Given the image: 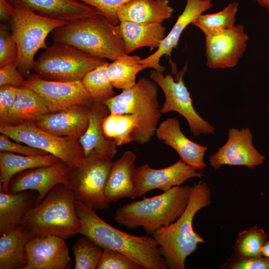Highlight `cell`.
<instances>
[{
  "label": "cell",
  "mask_w": 269,
  "mask_h": 269,
  "mask_svg": "<svg viewBox=\"0 0 269 269\" xmlns=\"http://www.w3.org/2000/svg\"><path fill=\"white\" fill-rule=\"evenodd\" d=\"M113 157L93 151L69 166L66 186L76 200L95 210L109 207L105 190Z\"/></svg>",
  "instance_id": "8"
},
{
  "label": "cell",
  "mask_w": 269,
  "mask_h": 269,
  "mask_svg": "<svg viewBox=\"0 0 269 269\" xmlns=\"http://www.w3.org/2000/svg\"><path fill=\"white\" fill-rule=\"evenodd\" d=\"M220 269H269V258L263 256L246 257L232 254Z\"/></svg>",
  "instance_id": "37"
},
{
  "label": "cell",
  "mask_w": 269,
  "mask_h": 269,
  "mask_svg": "<svg viewBox=\"0 0 269 269\" xmlns=\"http://www.w3.org/2000/svg\"><path fill=\"white\" fill-rule=\"evenodd\" d=\"M19 88L9 85L0 86V117L6 114L14 104Z\"/></svg>",
  "instance_id": "42"
},
{
  "label": "cell",
  "mask_w": 269,
  "mask_h": 269,
  "mask_svg": "<svg viewBox=\"0 0 269 269\" xmlns=\"http://www.w3.org/2000/svg\"><path fill=\"white\" fill-rule=\"evenodd\" d=\"M91 5L98 10L111 23L120 24L118 17L119 9L132 0H78Z\"/></svg>",
  "instance_id": "39"
},
{
  "label": "cell",
  "mask_w": 269,
  "mask_h": 269,
  "mask_svg": "<svg viewBox=\"0 0 269 269\" xmlns=\"http://www.w3.org/2000/svg\"><path fill=\"white\" fill-rule=\"evenodd\" d=\"M262 255L269 258V237H268L262 248Z\"/></svg>",
  "instance_id": "44"
},
{
  "label": "cell",
  "mask_w": 269,
  "mask_h": 269,
  "mask_svg": "<svg viewBox=\"0 0 269 269\" xmlns=\"http://www.w3.org/2000/svg\"><path fill=\"white\" fill-rule=\"evenodd\" d=\"M213 5L212 0H187L184 9L179 15L169 33L162 40L157 50L139 62L145 68H152L163 72L165 68L160 64V59L163 55L170 56L176 48L180 36L186 27L199 15L209 9Z\"/></svg>",
  "instance_id": "18"
},
{
  "label": "cell",
  "mask_w": 269,
  "mask_h": 269,
  "mask_svg": "<svg viewBox=\"0 0 269 269\" xmlns=\"http://www.w3.org/2000/svg\"><path fill=\"white\" fill-rule=\"evenodd\" d=\"M205 37L206 65L213 69L235 67L245 52L249 39L241 24Z\"/></svg>",
  "instance_id": "13"
},
{
  "label": "cell",
  "mask_w": 269,
  "mask_h": 269,
  "mask_svg": "<svg viewBox=\"0 0 269 269\" xmlns=\"http://www.w3.org/2000/svg\"><path fill=\"white\" fill-rule=\"evenodd\" d=\"M140 59L138 56L126 54L109 63L108 74L114 88L126 90L136 84L137 74L145 69Z\"/></svg>",
  "instance_id": "30"
},
{
  "label": "cell",
  "mask_w": 269,
  "mask_h": 269,
  "mask_svg": "<svg viewBox=\"0 0 269 269\" xmlns=\"http://www.w3.org/2000/svg\"><path fill=\"white\" fill-rule=\"evenodd\" d=\"M0 233L11 231L20 226L25 214L36 204L37 198L29 190L16 193L0 190Z\"/></svg>",
  "instance_id": "27"
},
{
  "label": "cell",
  "mask_w": 269,
  "mask_h": 269,
  "mask_svg": "<svg viewBox=\"0 0 269 269\" xmlns=\"http://www.w3.org/2000/svg\"><path fill=\"white\" fill-rule=\"evenodd\" d=\"M9 137L3 134L0 135V150L17 153L23 155L34 156L42 155L49 154L41 149L30 146L23 145L19 142L11 141Z\"/></svg>",
  "instance_id": "40"
},
{
  "label": "cell",
  "mask_w": 269,
  "mask_h": 269,
  "mask_svg": "<svg viewBox=\"0 0 269 269\" xmlns=\"http://www.w3.org/2000/svg\"><path fill=\"white\" fill-rule=\"evenodd\" d=\"M119 26L127 54L143 47L157 49L165 37L166 28L160 23L122 21Z\"/></svg>",
  "instance_id": "26"
},
{
  "label": "cell",
  "mask_w": 269,
  "mask_h": 269,
  "mask_svg": "<svg viewBox=\"0 0 269 269\" xmlns=\"http://www.w3.org/2000/svg\"><path fill=\"white\" fill-rule=\"evenodd\" d=\"M17 68L16 62L0 67V86L9 85L21 88L25 79Z\"/></svg>",
  "instance_id": "41"
},
{
  "label": "cell",
  "mask_w": 269,
  "mask_h": 269,
  "mask_svg": "<svg viewBox=\"0 0 269 269\" xmlns=\"http://www.w3.org/2000/svg\"><path fill=\"white\" fill-rule=\"evenodd\" d=\"M89 113L90 107L75 105L61 112L49 113L35 125L54 135L79 140L87 129Z\"/></svg>",
  "instance_id": "21"
},
{
  "label": "cell",
  "mask_w": 269,
  "mask_h": 269,
  "mask_svg": "<svg viewBox=\"0 0 269 269\" xmlns=\"http://www.w3.org/2000/svg\"><path fill=\"white\" fill-rule=\"evenodd\" d=\"M157 84L145 77L139 78L131 88L104 103L110 113L130 114L136 116L134 141L140 144L147 143L155 134L161 115Z\"/></svg>",
  "instance_id": "6"
},
{
  "label": "cell",
  "mask_w": 269,
  "mask_h": 269,
  "mask_svg": "<svg viewBox=\"0 0 269 269\" xmlns=\"http://www.w3.org/2000/svg\"><path fill=\"white\" fill-rule=\"evenodd\" d=\"M191 186H176L150 198L126 204L116 211L114 220L129 229L142 227L148 234L168 226L185 210Z\"/></svg>",
  "instance_id": "5"
},
{
  "label": "cell",
  "mask_w": 269,
  "mask_h": 269,
  "mask_svg": "<svg viewBox=\"0 0 269 269\" xmlns=\"http://www.w3.org/2000/svg\"></svg>",
  "instance_id": "46"
},
{
  "label": "cell",
  "mask_w": 269,
  "mask_h": 269,
  "mask_svg": "<svg viewBox=\"0 0 269 269\" xmlns=\"http://www.w3.org/2000/svg\"><path fill=\"white\" fill-rule=\"evenodd\" d=\"M174 11L168 0H132L119 9L118 17L120 22L161 23Z\"/></svg>",
  "instance_id": "25"
},
{
  "label": "cell",
  "mask_w": 269,
  "mask_h": 269,
  "mask_svg": "<svg viewBox=\"0 0 269 269\" xmlns=\"http://www.w3.org/2000/svg\"><path fill=\"white\" fill-rule=\"evenodd\" d=\"M49 113L41 96L31 90L19 88L14 104L6 114L0 117V126L35 124Z\"/></svg>",
  "instance_id": "24"
},
{
  "label": "cell",
  "mask_w": 269,
  "mask_h": 269,
  "mask_svg": "<svg viewBox=\"0 0 269 269\" xmlns=\"http://www.w3.org/2000/svg\"><path fill=\"white\" fill-rule=\"evenodd\" d=\"M239 5V1L230 2L217 12L200 14L191 24L199 28L205 36L228 29L235 25Z\"/></svg>",
  "instance_id": "32"
},
{
  "label": "cell",
  "mask_w": 269,
  "mask_h": 269,
  "mask_svg": "<svg viewBox=\"0 0 269 269\" xmlns=\"http://www.w3.org/2000/svg\"><path fill=\"white\" fill-rule=\"evenodd\" d=\"M14 7L28 8L41 15L69 22L101 13L78 0H6Z\"/></svg>",
  "instance_id": "20"
},
{
  "label": "cell",
  "mask_w": 269,
  "mask_h": 269,
  "mask_svg": "<svg viewBox=\"0 0 269 269\" xmlns=\"http://www.w3.org/2000/svg\"><path fill=\"white\" fill-rule=\"evenodd\" d=\"M136 156L131 150L126 151L117 160L113 162L105 190L110 202L129 197L135 199L134 175Z\"/></svg>",
  "instance_id": "22"
},
{
  "label": "cell",
  "mask_w": 269,
  "mask_h": 269,
  "mask_svg": "<svg viewBox=\"0 0 269 269\" xmlns=\"http://www.w3.org/2000/svg\"><path fill=\"white\" fill-rule=\"evenodd\" d=\"M187 67L184 66L173 78L170 74L155 70L150 71L149 78L162 89L165 101L160 107L161 114L174 111L182 116L187 121L190 131L194 136L201 134H213L215 129L203 119L196 111L192 104L191 94L183 81Z\"/></svg>",
  "instance_id": "10"
},
{
  "label": "cell",
  "mask_w": 269,
  "mask_h": 269,
  "mask_svg": "<svg viewBox=\"0 0 269 269\" xmlns=\"http://www.w3.org/2000/svg\"><path fill=\"white\" fill-rule=\"evenodd\" d=\"M0 132L17 142L24 143L55 155L69 166L85 157L79 140L67 136L54 135L41 130L33 123L0 126Z\"/></svg>",
  "instance_id": "11"
},
{
  "label": "cell",
  "mask_w": 269,
  "mask_h": 269,
  "mask_svg": "<svg viewBox=\"0 0 269 269\" xmlns=\"http://www.w3.org/2000/svg\"><path fill=\"white\" fill-rule=\"evenodd\" d=\"M204 175L181 159L173 164L161 169L151 168L144 164L135 168L134 175L135 198L141 197L153 189L167 191L174 186H180L192 177L201 178Z\"/></svg>",
  "instance_id": "15"
},
{
  "label": "cell",
  "mask_w": 269,
  "mask_h": 269,
  "mask_svg": "<svg viewBox=\"0 0 269 269\" xmlns=\"http://www.w3.org/2000/svg\"><path fill=\"white\" fill-rule=\"evenodd\" d=\"M142 267L129 256L120 252L103 249L97 269H140Z\"/></svg>",
  "instance_id": "36"
},
{
  "label": "cell",
  "mask_w": 269,
  "mask_h": 269,
  "mask_svg": "<svg viewBox=\"0 0 269 269\" xmlns=\"http://www.w3.org/2000/svg\"><path fill=\"white\" fill-rule=\"evenodd\" d=\"M75 207L81 222L80 234L89 237L103 249L125 254L143 269L168 268L152 236H135L119 230L99 217L95 210L78 200L75 201Z\"/></svg>",
  "instance_id": "1"
},
{
  "label": "cell",
  "mask_w": 269,
  "mask_h": 269,
  "mask_svg": "<svg viewBox=\"0 0 269 269\" xmlns=\"http://www.w3.org/2000/svg\"><path fill=\"white\" fill-rule=\"evenodd\" d=\"M103 252V249L89 237L79 238L72 248L75 269H97Z\"/></svg>",
  "instance_id": "34"
},
{
  "label": "cell",
  "mask_w": 269,
  "mask_h": 269,
  "mask_svg": "<svg viewBox=\"0 0 269 269\" xmlns=\"http://www.w3.org/2000/svg\"><path fill=\"white\" fill-rule=\"evenodd\" d=\"M7 22L17 46V68L26 77L33 70L37 51L47 48L48 35L67 23L41 15L28 8L14 7Z\"/></svg>",
  "instance_id": "7"
},
{
  "label": "cell",
  "mask_w": 269,
  "mask_h": 269,
  "mask_svg": "<svg viewBox=\"0 0 269 269\" xmlns=\"http://www.w3.org/2000/svg\"><path fill=\"white\" fill-rule=\"evenodd\" d=\"M261 6L267 9L268 12L269 14V0H254Z\"/></svg>",
  "instance_id": "45"
},
{
  "label": "cell",
  "mask_w": 269,
  "mask_h": 269,
  "mask_svg": "<svg viewBox=\"0 0 269 269\" xmlns=\"http://www.w3.org/2000/svg\"><path fill=\"white\" fill-rule=\"evenodd\" d=\"M106 62L71 45L54 42L34 60L33 70L45 80L74 82L81 81L88 72Z\"/></svg>",
  "instance_id": "9"
},
{
  "label": "cell",
  "mask_w": 269,
  "mask_h": 269,
  "mask_svg": "<svg viewBox=\"0 0 269 269\" xmlns=\"http://www.w3.org/2000/svg\"><path fill=\"white\" fill-rule=\"evenodd\" d=\"M69 166L61 160L49 166L28 169L13 175L8 185V193L25 190L38 193L36 205L39 204L55 185L67 184Z\"/></svg>",
  "instance_id": "16"
},
{
  "label": "cell",
  "mask_w": 269,
  "mask_h": 269,
  "mask_svg": "<svg viewBox=\"0 0 269 269\" xmlns=\"http://www.w3.org/2000/svg\"><path fill=\"white\" fill-rule=\"evenodd\" d=\"M25 251L26 264L22 269H65L71 260L65 240L54 236L30 238Z\"/></svg>",
  "instance_id": "17"
},
{
  "label": "cell",
  "mask_w": 269,
  "mask_h": 269,
  "mask_svg": "<svg viewBox=\"0 0 269 269\" xmlns=\"http://www.w3.org/2000/svg\"><path fill=\"white\" fill-rule=\"evenodd\" d=\"M136 126V116L130 114L110 113L102 123L105 136L113 140L117 146L134 141Z\"/></svg>",
  "instance_id": "31"
},
{
  "label": "cell",
  "mask_w": 269,
  "mask_h": 269,
  "mask_svg": "<svg viewBox=\"0 0 269 269\" xmlns=\"http://www.w3.org/2000/svg\"><path fill=\"white\" fill-rule=\"evenodd\" d=\"M268 237L264 229L256 226L240 232L234 246V253L246 257L262 256V249Z\"/></svg>",
  "instance_id": "35"
},
{
  "label": "cell",
  "mask_w": 269,
  "mask_h": 269,
  "mask_svg": "<svg viewBox=\"0 0 269 269\" xmlns=\"http://www.w3.org/2000/svg\"><path fill=\"white\" fill-rule=\"evenodd\" d=\"M59 160L51 154L22 156L11 152L0 151V190L7 193L8 183L17 173L32 168L52 165Z\"/></svg>",
  "instance_id": "28"
},
{
  "label": "cell",
  "mask_w": 269,
  "mask_h": 269,
  "mask_svg": "<svg viewBox=\"0 0 269 269\" xmlns=\"http://www.w3.org/2000/svg\"><path fill=\"white\" fill-rule=\"evenodd\" d=\"M155 135L173 148L179 155L180 159L188 165L196 170L206 167L204 158L208 147L187 137L181 131L176 118H169L161 122L156 129Z\"/></svg>",
  "instance_id": "19"
},
{
  "label": "cell",
  "mask_w": 269,
  "mask_h": 269,
  "mask_svg": "<svg viewBox=\"0 0 269 269\" xmlns=\"http://www.w3.org/2000/svg\"><path fill=\"white\" fill-rule=\"evenodd\" d=\"M17 46L5 24L0 25V67L16 62Z\"/></svg>",
  "instance_id": "38"
},
{
  "label": "cell",
  "mask_w": 269,
  "mask_h": 269,
  "mask_svg": "<svg viewBox=\"0 0 269 269\" xmlns=\"http://www.w3.org/2000/svg\"><path fill=\"white\" fill-rule=\"evenodd\" d=\"M13 7L6 0H0V16L1 21H8Z\"/></svg>",
  "instance_id": "43"
},
{
  "label": "cell",
  "mask_w": 269,
  "mask_h": 269,
  "mask_svg": "<svg viewBox=\"0 0 269 269\" xmlns=\"http://www.w3.org/2000/svg\"><path fill=\"white\" fill-rule=\"evenodd\" d=\"M110 113L108 107L103 103L94 102L90 107L88 126L79 140L85 157L93 151L113 157L117 152L118 146L113 140L105 136L102 129L103 121Z\"/></svg>",
  "instance_id": "23"
},
{
  "label": "cell",
  "mask_w": 269,
  "mask_h": 269,
  "mask_svg": "<svg viewBox=\"0 0 269 269\" xmlns=\"http://www.w3.org/2000/svg\"><path fill=\"white\" fill-rule=\"evenodd\" d=\"M21 87L41 96L51 113L75 105L90 107L94 102L82 81L57 82L44 79L36 74L29 75Z\"/></svg>",
  "instance_id": "12"
},
{
  "label": "cell",
  "mask_w": 269,
  "mask_h": 269,
  "mask_svg": "<svg viewBox=\"0 0 269 269\" xmlns=\"http://www.w3.org/2000/svg\"><path fill=\"white\" fill-rule=\"evenodd\" d=\"M109 62L88 72L81 81L93 102L103 103L116 95L107 72Z\"/></svg>",
  "instance_id": "33"
},
{
  "label": "cell",
  "mask_w": 269,
  "mask_h": 269,
  "mask_svg": "<svg viewBox=\"0 0 269 269\" xmlns=\"http://www.w3.org/2000/svg\"><path fill=\"white\" fill-rule=\"evenodd\" d=\"M75 198L64 184L54 186L43 200L31 208L20 226L33 237L54 236L64 240L80 234Z\"/></svg>",
  "instance_id": "3"
},
{
  "label": "cell",
  "mask_w": 269,
  "mask_h": 269,
  "mask_svg": "<svg viewBox=\"0 0 269 269\" xmlns=\"http://www.w3.org/2000/svg\"><path fill=\"white\" fill-rule=\"evenodd\" d=\"M211 202V191L204 182L191 186L187 205L181 215L168 226L161 228L151 235L156 241L160 255L170 269H185V260L204 240L193 229L196 213Z\"/></svg>",
  "instance_id": "2"
},
{
  "label": "cell",
  "mask_w": 269,
  "mask_h": 269,
  "mask_svg": "<svg viewBox=\"0 0 269 269\" xmlns=\"http://www.w3.org/2000/svg\"><path fill=\"white\" fill-rule=\"evenodd\" d=\"M30 238L20 226L0 235V269H22L25 267V247Z\"/></svg>",
  "instance_id": "29"
},
{
  "label": "cell",
  "mask_w": 269,
  "mask_h": 269,
  "mask_svg": "<svg viewBox=\"0 0 269 269\" xmlns=\"http://www.w3.org/2000/svg\"><path fill=\"white\" fill-rule=\"evenodd\" d=\"M52 34L54 42L71 45L99 58L114 61L127 54L119 25L101 13L67 22Z\"/></svg>",
  "instance_id": "4"
},
{
  "label": "cell",
  "mask_w": 269,
  "mask_h": 269,
  "mask_svg": "<svg viewBox=\"0 0 269 269\" xmlns=\"http://www.w3.org/2000/svg\"><path fill=\"white\" fill-rule=\"evenodd\" d=\"M265 156L260 153L253 143V135L249 128L228 131L226 142L210 155L209 164L219 170L223 165L245 166L254 168L264 162Z\"/></svg>",
  "instance_id": "14"
}]
</instances>
